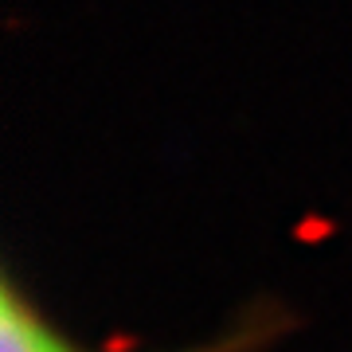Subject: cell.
<instances>
[{"mask_svg":"<svg viewBox=\"0 0 352 352\" xmlns=\"http://www.w3.org/2000/svg\"><path fill=\"white\" fill-rule=\"evenodd\" d=\"M282 325H286V317H282L278 305H254L231 329L215 333L212 340H200V344H188V349H168V352H263L282 333ZM0 352H90V349L55 325L39 309L36 298L16 282V274H4V289H0Z\"/></svg>","mask_w":352,"mask_h":352,"instance_id":"6da1fadb","label":"cell"}]
</instances>
